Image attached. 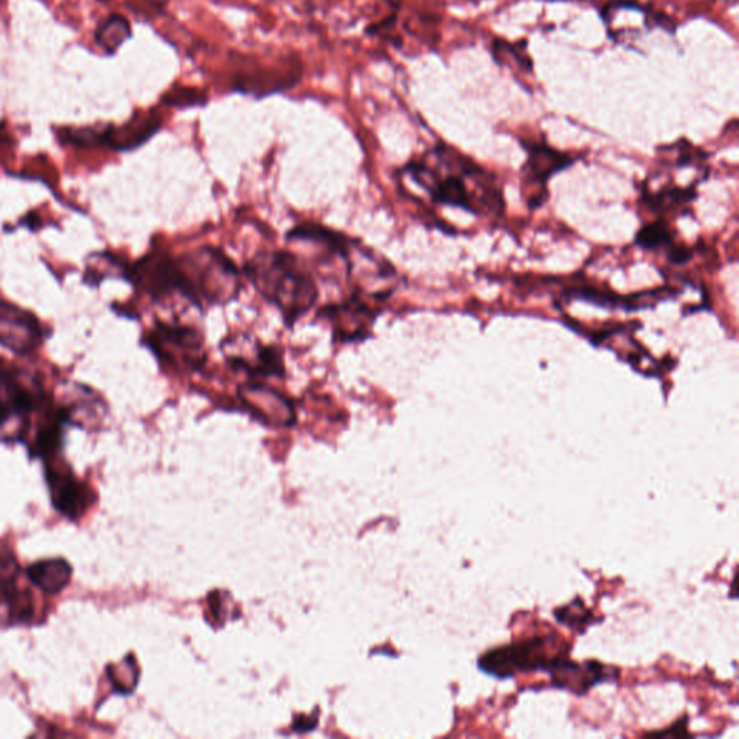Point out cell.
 Here are the masks:
<instances>
[{
  "label": "cell",
  "instance_id": "cell-1",
  "mask_svg": "<svg viewBox=\"0 0 739 739\" xmlns=\"http://www.w3.org/2000/svg\"><path fill=\"white\" fill-rule=\"evenodd\" d=\"M403 176L442 204L460 205L483 214L497 213L503 204L500 191L488 180L487 173L446 146H437L422 161L409 163Z\"/></svg>",
  "mask_w": 739,
  "mask_h": 739
},
{
  "label": "cell",
  "instance_id": "cell-2",
  "mask_svg": "<svg viewBox=\"0 0 739 739\" xmlns=\"http://www.w3.org/2000/svg\"><path fill=\"white\" fill-rule=\"evenodd\" d=\"M253 285L286 319L295 321L314 307L318 298L317 285L289 252L262 253L247 265Z\"/></svg>",
  "mask_w": 739,
  "mask_h": 739
},
{
  "label": "cell",
  "instance_id": "cell-3",
  "mask_svg": "<svg viewBox=\"0 0 739 739\" xmlns=\"http://www.w3.org/2000/svg\"><path fill=\"white\" fill-rule=\"evenodd\" d=\"M176 263L181 295L192 303L223 305L237 296L242 284L237 267L215 249H199Z\"/></svg>",
  "mask_w": 739,
  "mask_h": 739
},
{
  "label": "cell",
  "instance_id": "cell-4",
  "mask_svg": "<svg viewBox=\"0 0 739 739\" xmlns=\"http://www.w3.org/2000/svg\"><path fill=\"white\" fill-rule=\"evenodd\" d=\"M553 658L546 640L535 637L489 650L479 657L478 667L489 676L508 679L521 672L546 671Z\"/></svg>",
  "mask_w": 739,
  "mask_h": 739
},
{
  "label": "cell",
  "instance_id": "cell-5",
  "mask_svg": "<svg viewBox=\"0 0 739 739\" xmlns=\"http://www.w3.org/2000/svg\"><path fill=\"white\" fill-rule=\"evenodd\" d=\"M348 276L355 284L356 294L367 298H388L397 286V275L388 262L369 249L348 240L344 253Z\"/></svg>",
  "mask_w": 739,
  "mask_h": 739
},
{
  "label": "cell",
  "instance_id": "cell-6",
  "mask_svg": "<svg viewBox=\"0 0 739 739\" xmlns=\"http://www.w3.org/2000/svg\"><path fill=\"white\" fill-rule=\"evenodd\" d=\"M149 346L172 366L197 369L205 360L204 340L194 328L181 324H158L149 336Z\"/></svg>",
  "mask_w": 739,
  "mask_h": 739
},
{
  "label": "cell",
  "instance_id": "cell-7",
  "mask_svg": "<svg viewBox=\"0 0 739 739\" xmlns=\"http://www.w3.org/2000/svg\"><path fill=\"white\" fill-rule=\"evenodd\" d=\"M35 394L19 383L15 374L0 369V431L8 435V430L15 426L17 436L23 432V423L35 409Z\"/></svg>",
  "mask_w": 739,
  "mask_h": 739
},
{
  "label": "cell",
  "instance_id": "cell-8",
  "mask_svg": "<svg viewBox=\"0 0 739 739\" xmlns=\"http://www.w3.org/2000/svg\"><path fill=\"white\" fill-rule=\"evenodd\" d=\"M41 336L40 324L32 315L11 305H0V344L23 355L34 350Z\"/></svg>",
  "mask_w": 739,
  "mask_h": 739
},
{
  "label": "cell",
  "instance_id": "cell-9",
  "mask_svg": "<svg viewBox=\"0 0 739 739\" xmlns=\"http://www.w3.org/2000/svg\"><path fill=\"white\" fill-rule=\"evenodd\" d=\"M325 313L341 341L365 338L374 321V310L359 295L352 296L351 299L340 305H331L325 309Z\"/></svg>",
  "mask_w": 739,
  "mask_h": 739
},
{
  "label": "cell",
  "instance_id": "cell-10",
  "mask_svg": "<svg viewBox=\"0 0 739 739\" xmlns=\"http://www.w3.org/2000/svg\"><path fill=\"white\" fill-rule=\"evenodd\" d=\"M51 498L61 515L77 520L91 506L92 498L73 474L63 471H49L46 474Z\"/></svg>",
  "mask_w": 739,
  "mask_h": 739
},
{
  "label": "cell",
  "instance_id": "cell-11",
  "mask_svg": "<svg viewBox=\"0 0 739 739\" xmlns=\"http://www.w3.org/2000/svg\"><path fill=\"white\" fill-rule=\"evenodd\" d=\"M546 672L552 676L553 684L576 694H585L590 687L605 679V667L595 662L578 665L569 658L555 657Z\"/></svg>",
  "mask_w": 739,
  "mask_h": 739
},
{
  "label": "cell",
  "instance_id": "cell-12",
  "mask_svg": "<svg viewBox=\"0 0 739 739\" xmlns=\"http://www.w3.org/2000/svg\"><path fill=\"white\" fill-rule=\"evenodd\" d=\"M240 397L249 409L270 421L285 423L292 419L291 403L270 386L249 384L240 390Z\"/></svg>",
  "mask_w": 739,
  "mask_h": 739
},
{
  "label": "cell",
  "instance_id": "cell-13",
  "mask_svg": "<svg viewBox=\"0 0 739 739\" xmlns=\"http://www.w3.org/2000/svg\"><path fill=\"white\" fill-rule=\"evenodd\" d=\"M27 576L40 590L56 594L68 585L72 567L64 559L41 560L27 569Z\"/></svg>",
  "mask_w": 739,
  "mask_h": 739
},
{
  "label": "cell",
  "instance_id": "cell-14",
  "mask_svg": "<svg viewBox=\"0 0 739 739\" xmlns=\"http://www.w3.org/2000/svg\"><path fill=\"white\" fill-rule=\"evenodd\" d=\"M526 149L529 154L527 168H529L530 180L540 183L548 180L558 169L571 163L567 154L558 152L557 149L549 148L545 144H530L526 146Z\"/></svg>",
  "mask_w": 739,
  "mask_h": 739
},
{
  "label": "cell",
  "instance_id": "cell-15",
  "mask_svg": "<svg viewBox=\"0 0 739 739\" xmlns=\"http://www.w3.org/2000/svg\"><path fill=\"white\" fill-rule=\"evenodd\" d=\"M130 36V22L119 13L106 18L94 32V41L107 55L116 54Z\"/></svg>",
  "mask_w": 739,
  "mask_h": 739
},
{
  "label": "cell",
  "instance_id": "cell-16",
  "mask_svg": "<svg viewBox=\"0 0 739 739\" xmlns=\"http://www.w3.org/2000/svg\"><path fill=\"white\" fill-rule=\"evenodd\" d=\"M579 605H581V601L577 600L576 602H572L571 605L558 610L555 615H557L560 623H564L569 625V627L578 630L579 625H587L588 620H590V614H588L585 606H583V609L579 611V614H577Z\"/></svg>",
  "mask_w": 739,
  "mask_h": 739
},
{
  "label": "cell",
  "instance_id": "cell-17",
  "mask_svg": "<svg viewBox=\"0 0 739 739\" xmlns=\"http://www.w3.org/2000/svg\"><path fill=\"white\" fill-rule=\"evenodd\" d=\"M165 102L168 103V106L183 107V106H196L204 105L207 97L200 92L191 91H178L167 94Z\"/></svg>",
  "mask_w": 739,
  "mask_h": 739
},
{
  "label": "cell",
  "instance_id": "cell-18",
  "mask_svg": "<svg viewBox=\"0 0 739 739\" xmlns=\"http://www.w3.org/2000/svg\"><path fill=\"white\" fill-rule=\"evenodd\" d=\"M98 2H110V0H98Z\"/></svg>",
  "mask_w": 739,
  "mask_h": 739
}]
</instances>
